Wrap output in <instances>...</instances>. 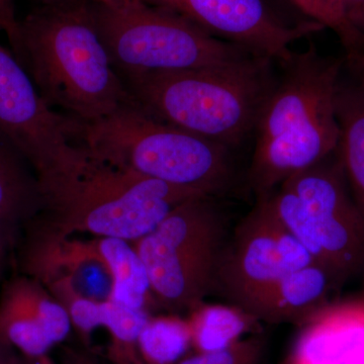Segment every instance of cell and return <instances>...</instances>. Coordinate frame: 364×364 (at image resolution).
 Instances as JSON below:
<instances>
[{
  "instance_id": "obj_1",
  "label": "cell",
  "mask_w": 364,
  "mask_h": 364,
  "mask_svg": "<svg viewBox=\"0 0 364 364\" xmlns=\"http://www.w3.org/2000/svg\"><path fill=\"white\" fill-rule=\"evenodd\" d=\"M21 58L48 107L92 124L130 98L95 25L92 0H54L20 21Z\"/></svg>"
},
{
  "instance_id": "obj_2",
  "label": "cell",
  "mask_w": 364,
  "mask_h": 364,
  "mask_svg": "<svg viewBox=\"0 0 364 364\" xmlns=\"http://www.w3.org/2000/svg\"><path fill=\"white\" fill-rule=\"evenodd\" d=\"M263 107L247 172L256 200L272 195L289 177L337 150L340 129L335 93L343 58L324 56L311 45L293 53Z\"/></svg>"
},
{
  "instance_id": "obj_3",
  "label": "cell",
  "mask_w": 364,
  "mask_h": 364,
  "mask_svg": "<svg viewBox=\"0 0 364 364\" xmlns=\"http://www.w3.org/2000/svg\"><path fill=\"white\" fill-rule=\"evenodd\" d=\"M273 61L253 54L222 65L122 80L132 100L153 117L233 149L255 132L274 90Z\"/></svg>"
},
{
  "instance_id": "obj_4",
  "label": "cell",
  "mask_w": 364,
  "mask_h": 364,
  "mask_svg": "<svg viewBox=\"0 0 364 364\" xmlns=\"http://www.w3.org/2000/svg\"><path fill=\"white\" fill-rule=\"evenodd\" d=\"M39 188L43 208L38 215L61 233L130 242L153 231L184 200L205 195L114 166L86 148Z\"/></svg>"
},
{
  "instance_id": "obj_5",
  "label": "cell",
  "mask_w": 364,
  "mask_h": 364,
  "mask_svg": "<svg viewBox=\"0 0 364 364\" xmlns=\"http://www.w3.org/2000/svg\"><path fill=\"white\" fill-rule=\"evenodd\" d=\"M78 142L102 161L205 195L220 198L235 186L230 148L160 121L131 97L104 119L80 123Z\"/></svg>"
},
{
  "instance_id": "obj_6",
  "label": "cell",
  "mask_w": 364,
  "mask_h": 364,
  "mask_svg": "<svg viewBox=\"0 0 364 364\" xmlns=\"http://www.w3.org/2000/svg\"><path fill=\"white\" fill-rule=\"evenodd\" d=\"M95 25L121 79L207 68L255 54L205 32L183 16L142 0L93 1ZM258 55V54H257Z\"/></svg>"
},
{
  "instance_id": "obj_7",
  "label": "cell",
  "mask_w": 364,
  "mask_h": 364,
  "mask_svg": "<svg viewBox=\"0 0 364 364\" xmlns=\"http://www.w3.org/2000/svg\"><path fill=\"white\" fill-rule=\"evenodd\" d=\"M262 198L316 262L344 284L364 277V217L352 198L338 151Z\"/></svg>"
},
{
  "instance_id": "obj_8",
  "label": "cell",
  "mask_w": 364,
  "mask_h": 364,
  "mask_svg": "<svg viewBox=\"0 0 364 364\" xmlns=\"http://www.w3.org/2000/svg\"><path fill=\"white\" fill-rule=\"evenodd\" d=\"M215 196H193L153 231L133 243L160 309L188 313L215 294L222 251L229 237Z\"/></svg>"
},
{
  "instance_id": "obj_9",
  "label": "cell",
  "mask_w": 364,
  "mask_h": 364,
  "mask_svg": "<svg viewBox=\"0 0 364 364\" xmlns=\"http://www.w3.org/2000/svg\"><path fill=\"white\" fill-rule=\"evenodd\" d=\"M79 131V122L48 107L25 67L0 44V134L38 179L78 156Z\"/></svg>"
},
{
  "instance_id": "obj_10",
  "label": "cell",
  "mask_w": 364,
  "mask_h": 364,
  "mask_svg": "<svg viewBox=\"0 0 364 364\" xmlns=\"http://www.w3.org/2000/svg\"><path fill=\"white\" fill-rule=\"evenodd\" d=\"M316 262L264 198L256 202L228 237L215 294L238 305L284 275Z\"/></svg>"
},
{
  "instance_id": "obj_11",
  "label": "cell",
  "mask_w": 364,
  "mask_h": 364,
  "mask_svg": "<svg viewBox=\"0 0 364 364\" xmlns=\"http://www.w3.org/2000/svg\"><path fill=\"white\" fill-rule=\"evenodd\" d=\"M16 272L39 282L51 294L70 291L111 301L112 279L95 238L61 233L39 215L23 229L14 253Z\"/></svg>"
},
{
  "instance_id": "obj_12",
  "label": "cell",
  "mask_w": 364,
  "mask_h": 364,
  "mask_svg": "<svg viewBox=\"0 0 364 364\" xmlns=\"http://www.w3.org/2000/svg\"><path fill=\"white\" fill-rule=\"evenodd\" d=\"M173 11L218 39L279 62L293 55L296 41L318 32V21L289 26L279 20L265 0H142Z\"/></svg>"
},
{
  "instance_id": "obj_13",
  "label": "cell",
  "mask_w": 364,
  "mask_h": 364,
  "mask_svg": "<svg viewBox=\"0 0 364 364\" xmlns=\"http://www.w3.org/2000/svg\"><path fill=\"white\" fill-rule=\"evenodd\" d=\"M73 330L66 309L37 280L14 273L0 291V345L33 360L48 355Z\"/></svg>"
},
{
  "instance_id": "obj_14",
  "label": "cell",
  "mask_w": 364,
  "mask_h": 364,
  "mask_svg": "<svg viewBox=\"0 0 364 364\" xmlns=\"http://www.w3.org/2000/svg\"><path fill=\"white\" fill-rule=\"evenodd\" d=\"M298 327L286 364H364V291L332 299Z\"/></svg>"
},
{
  "instance_id": "obj_15",
  "label": "cell",
  "mask_w": 364,
  "mask_h": 364,
  "mask_svg": "<svg viewBox=\"0 0 364 364\" xmlns=\"http://www.w3.org/2000/svg\"><path fill=\"white\" fill-rule=\"evenodd\" d=\"M343 284L329 269L313 262L263 287L237 306L261 323L299 326L336 299L335 294Z\"/></svg>"
},
{
  "instance_id": "obj_16",
  "label": "cell",
  "mask_w": 364,
  "mask_h": 364,
  "mask_svg": "<svg viewBox=\"0 0 364 364\" xmlns=\"http://www.w3.org/2000/svg\"><path fill=\"white\" fill-rule=\"evenodd\" d=\"M63 306L74 331L86 346L95 329L105 328L111 337L107 358L112 364H146L139 352V337L154 314L134 310L116 301H93L80 296H69Z\"/></svg>"
},
{
  "instance_id": "obj_17",
  "label": "cell",
  "mask_w": 364,
  "mask_h": 364,
  "mask_svg": "<svg viewBox=\"0 0 364 364\" xmlns=\"http://www.w3.org/2000/svg\"><path fill=\"white\" fill-rule=\"evenodd\" d=\"M42 208L39 183L33 169L0 134V246L11 257L23 229Z\"/></svg>"
},
{
  "instance_id": "obj_18",
  "label": "cell",
  "mask_w": 364,
  "mask_h": 364,
  "mask_svg": "<svg viewBox=\"0 0 364 364\" xmlns=\"http://www.w3.org/2000/svg\"><path fill=\"white\" fill-rule=\"evenodd\" d=\"M337 148L354 202L364 217V82L342 63L335 93Z\"/></svg>"
},
{
  "instance_id": "obj_19",
  "label": "cell",
  "mask_w": 364,
  "mask_h": 364,
  "mask_svg": "<svg viewBox=\"0 0 364 364\" xmlns=\"http://www.w3.org/2000/svg\"><path fill=\"white\" fill-rule=\"evenodd\" d=\"M196 353L223 350L250 335L263 333L262 323L233 304H207L189 311L186 318Z\"/></svg>"
},
{
  "instance_id": "obj_20",
  "label": "cell",
  "mask_w": 364,
  "mask_h": 364,
  "mask_svg": "<svg viewBox=\"0 0 364 364\" xmlns=\"http://www.w3.org/2000/svg\"><path fill=\"white\" fill-rule=\"evenodd\" d=\"M112 279V301L153 314L158 306L147 269L133 243L114 237H93Z\"/></svg>"
},
{
  "instance_id": "obj_21",
  "label": "cell",
  "mask_w": 364,
  "mask_h": 364,
  "mask_svg": "<svg viewBox=\"0 0 364 364\" xmlns=\"http://www.w3.org/2000/svg\"><path fill=\"white\" fill-rule=\"evenodd\" d=\"M139 352L146 364H176L191 348L186 318L177 314L150 316L141 332Z\"/></svg>"
},
{
  "instance_id": "obj_22",
  "label": "cell",
  "mask_w": 364,
  "mask_h": 364,
  "mask_svg": "<svg viewBox=\"0 0 364 364\" xmlns=\"http://www.w3.org/2000/svg\"><path fill=\"white\" fill-rule=\"evenodd\" d=\"M265 343L263 333L250 335L223 350L195 353L176 364H260Z\"/></svg>"
},
{
  "instance_id": "obj_23",
  "label": "cell",
  "mask_w": 364,
  "mask_h": 364,
  "mask_svg": "<svg viewBox=\"0 0 364 364\" xmlns=\"http://www.w3.org/2000/svg\"><path fill=\"white\" fill-rule=\"evenodd\" d=\"M364 4V0H325V6L335 25V33L339 36L346 51L358 48L361 42L360 33L352 28L347 16Z\"/></svg>"
},
{
  "instance_id": "obj_24",
  "label": "cell",
  "mask_w": 364,
  "mask_h": 364,
  "mask_svg": "<svg viewBox=\"0 0 364 364\" xmlns=\"http://www.w3.org/2000/svg\"><path fill=\"white\" fill-rule=\"evenodd\" d=\"M0 32L6 33L11 52L18 61L21 57L20 21L16 18L14 0H0Z\"/></svg>"
},
{
  "instance_id": "obj_25",
  "label": "cell",
  "mask_w": 364,
  "mask_h": 364,
  "mask_svg": "<svg viewBox=\"0 0 364 364\" xmlns=\"http://www.w3.org/2000/svg\"><path fill=\"white\" fill-rule=\"evenodd\" d=\"M343 66L364 82V33L360 45L343 57Z\"/></svg>"
},
{
  "instance_id": "obj_26",
  "label": "cell",
  "mask_w": 364,
  "mask_h": 364,
  "mask_svg": "<svg viewBox=\"0 0 364 364\" xmlns=\"http://www.w3.org/2000/svg\"><path fill=\"white\" fill-rule=\"evenodd\" d=\"M62 364H100L97 359L82 349L65 347L62 353Z\"/></svg>"
},
{
  "instance_id": "obj_27",
  "label": "cell",
  "mask_w": 364,
  "mask_h": 364,
  "mask_svg": "<svg viewBox=\"0 0 364 364\" xmlns=\"http://www.w3.org/2000/svg\"><path fill=\"white\" fill-rule=\"evenodd\" d=\"M312 9L314 21H318L321 25L332 28L335 32L334 21L328 14L325 6V0H306Z\"/></svg>"
},
{
  "instance_id": "obj_28",
  "label": "cell",
  "mask_w": 364,
  "mask_h": 364,
  "mask_svg": "<svg viewBox=\"0 0 364 364\" xmlns=\"http://www.w3.org/2000/svg\"><path fill=\"white\" fill-rule=\"evenodd\" d=\"M347 21L358 32L364 33V4L347 16Z\"/></svg>"
},
{
  "instance_id": "obj_29",
  "label": "cell",
  "mask_w": 364,
  "mask_h": 364,
  "mask_svg": "<svg viewBox=\"0 0 364 364\" xmlns=\"http://www.w3.org/2000/svg\"><path fill=\"white\" fill-rule=\"evenodd\" d=\"M0 364H23L20 358H16L13 349L0 345Z\"/></svg>"
},
{
  "instance_id": "obj_30",
  "label": "cell",
  "mask_w": 364,
  "mask_h": 364,
  "mask_svg": "<svg viewBox=\"0 0 364 364\" xmlns=\"http://www.w3.org/2000/svg\"><path fill=\"white\" fill-rule=\"evenodd\" d=\"M11 259V256L0 246V284H2L4 280L6 279L4 275H6L7 267H9Z\"/></svg>"
},
{
  "instance_id": "obj_31",
  "label": "cell",
  "mask_w": 364,
  "mask_h": 364,
  "mask_svg": "<svg viewBox=\"0 0 364 364\" xmlns=\"http://www.w3.org/2000/svg\"><path fill=\"white\" fill-rule=\"evenodd\" d=\"M291 1H293L294 4L301 9V11H303L304 13L308 14V16H310L311 18H312V9H311L310 4H309V2L306 1V0H291Z\"/></svg>"
},
{
  "instance_id": "obj_32",
  "label": "cell",
  "mask_w": 364,
  "mask_h": 364,
  "mask_svg": "<svg viewBox=\"0 0 364 364\" xmlns=\"http://www.w3.org/2000/svg\"><path fill=\"white\" fill-rule=\"evenodd\" d=\"M36 1H38L40 4H47V2L54 1V0H36ZM93 1L100 2V4H116L117 2L121 1V0H93Z\"/></svg>"
}]
</instances>
